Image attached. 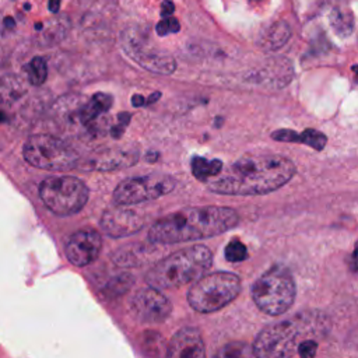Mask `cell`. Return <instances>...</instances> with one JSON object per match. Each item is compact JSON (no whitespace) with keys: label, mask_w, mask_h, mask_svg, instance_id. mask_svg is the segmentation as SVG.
Masks as SVG:
<instances>
[{"label":"cell","mask_w":358,"mask_h":358,"mask_svg":"<svg viewBox=\"0 0 358 358\" xmlns=\"http://www.w3.org/2000/svg\"><path fill=\"white\" fill-rule=\"evenodd\" d=\"M271 138L281 143H302L316 151H322L327 143V137L322 131L315 129H306L301 133L289 129H280L271 133Z\"/></svg>","instance_id":"2e32d148"},{"label":"cell","mask_w":358,"mask_h":358,"mask_svg":"<svg viewBox=\"0 0 358 358\" xmlns=\"http://www.w3.org/2000/svg\"><path fill=\"white\" fill-rule=\"evenodd\" d=\"M110 105H112V96L103 92H98L91 98L90 103L83 108L80 117L83 122H91L102 112H106L110 108Z\"/></svg>","instance_id":"d6986e66"},{"label":"cell","mask_w":358,"mask_h":358,"mask_svg":"<svg viewBox=\"0 0 358 358\" xmlns=\"http://www.w3.org/2000/svg\"><path fill=\"white\" fill-rule=\"evenodd\" d=\"M159 96H161V92H154V94H151V95L147 98L145 105H148V103H154Z\"/></svg>","instance_id":"f546056e"},{"label":"cell","mask_w":358,"mask_h":358,"mask_svg":"<svg viewBox=\"0 0 358 358\" xmlns=\"http://www.w3.org/2000/svg\"><path fill=\"white\" fill-rule=\"evenodd\" d=\"M224 255H225V259L228 262L238 263V262H242V260H245L248 257V249H246V246L239 239H232L225 246Z\"/></svg>","instance_id":"cb8c5ba5"},{"label":"cell","mask_w":358,"mask_h":358,"mask_svg":"<svg viewBox=\"0 0 358 358\" xmlns=\"http://www.w3.org/2000/svg\"><path fill=\"white\" fill-rule=\"evenodd\" d=\"M102 249V238L98 231L85 228L74 232L66 243V256L77 267H84L96 260Z\"/></svg>","instance_id":"4fadbf2b"},{"label":"cell","mask_w":358,"mask_h":358,"mask_svg":"<svg viewBox=\"0 0 358 358\" xmlns=\"http://www.w3.org/2000/svg\"><path fill=\"white\" fill-rule=\"evenodd\" d=\"M295 173V164L278 154L242 157L207 187L225 196H259L280 189Z\"/></svg>","instance_id":"6da1fadb"},{"label":"cell","mask_w":358,"mask_h":358,"mask_svg":"<svg viewBox=\"0 0 358 358\" xmlns=\"http://www.w3.org/2000/svg\"><path fill=\"white\" fill-rule=\"evenodd\" d=\"M101 228L113 238H122L138 232L144 227V217L134 210L117 207L110 208L101 217Z\"/></svg>","instance_id":"5bb4252c"},{"label":"cell","mask_w":358,"mask_h":358,"mask_svg":"<svg viewBox=\"0 0 358 358\" xmlns=\"http://www.w3.org/2000/svg\"><path fill=\"white\" fill-rule=\"evenodd\" d=\"M176 180L166 173H150L134 176L120 182L115 192L113 200L117 206L138 204L143 201L155 200L173 190Z\"/></svg>","instance_id":"9c48e42d"},{"label":"cell","mask_w":358,"mask_h":358,"mask_svg":"<svg viewBox=\"0 0 358 358\" xmlns=\"http://www.w3.org/2000/svg\"><path fill=\"white\" fill-rule=\"evenodd\" d=\"M59 6H60V0H49V10L52 13H56L59 10Z\"/></svg>","instance_id":"f1b7e54d"},{"label":"cell","mask_w":358,"mask_h":358,"mask_svg":"<svg viewBox=\"0 0 358 358\" xmlns=\"http://www.w3.org/2000/svg\"><path fill=\"white\" fill-rule=\"evenodd\" d=\"M352 262H354V266H355V268L358 270V242L355 243V248H354V253H352Z\"/></svg>","instance_id":"4dcf8cb0"},{"label":"cell","mask_w":358,"mask_h":358,"mask_svg":"<svg viewBox=\"0 0 358 358\" xmlns=\"http://www.w3.org/2000/svg\"><path fill=\"white\" fill-rule=\"evenodd\" d=\"M215 355L222 358H239L245 355H253V351L252 347L245 343H229L224 345Z\"/></svg>","instance_id":"603a6c76"},{"label":"cell","mask_w":358,"mask_h":358,"mask_svg":"<svg viewBox=\"0 0 358 358\" xmlns=\"http://www.w3.org/2000/svg\"><path fill=\"white\" fill-rule=\"evenodd\" d=\"M90 196L87 185L74 176H52L39 185L42 203L57 215L78 213Z\"/></svg>","instance_id":"ba28073f"},{"label":"cell","mask_w":358,"mask_h":358,"mask_svg":"<svg viewBox=\"0 0 358 358\" xmlns=\"http://www.w3.org/2000/svg\"><path fill=\"white\" fill-rule=\"evenodd\" d=\"M141 256H147L145 248H134V245H127V248L116 252L113 260L120 266H133L144 262Z\"/></svg>","instance_id":"44dd1931"},{"label":"cell","mask_w":358,"mask_h":358,"mask_svg":"<svg viewBox=\"0 0 358 358\" xmlns=\"http://www.w3.org/2000/svg\"><path fill=\"white\" fill-rule=\"evenodd\" d=\"M213 264V253L206 245L179 249L158 260L145 274L148 285L158 289L178 288L199 280Z\"/></svg>","instance_id":"277c9868"},{"label":"cell","mask_w":358,"mask_h":358,"mask_svg":"<svg viewBox=\"0 0 358 358\" xmlns=\"http://www.w3.org/2000/svg\"><path fill=\"white\" fill-rule=\"evenodd\" d=\"M31 84L42 85L48 77V66L43 57H34L25 67Z\"/></svg>","instance_id":"7402d4cb"},{"label":"cell","mask_w":358,"mask_h":358,"mask_svg":"<svg viewBox=\"0 0 358 358\" xmlns=\"http://www.w3.org/2000/svg\"><path fill=\"white\" fill-rule=\"evenodd\" d=\"M236 210L224 206L186 207L155 221L148 239L157 245H171L211 238L236 227Z\"/></svg>","instance_id":"7a4b0ae2"},{"label":"cell","mask_w":358,"mask_h":358,"mask_svg":"<svg viewBox=\"0 0 358 358\" xmlns=\"http://www.w3.org/2000/svg\"><path fill=\"white\" fill-rule=\"evenodd\" d=\"M140 158V150L136 145H117L101 150L84 161H78L77 166L88 171H115L134 165Z\"/></svg>","instance_id":"7c38bea8"},{"label":"cell","mask_w":358,"mask_h":358,"mask_svg":"<svg viewBox=\"0 0 358 358\" xmlns=\"http://www.w3.org/2000/svg\"><path fill=\"white\" fill-rule=\"evenodd\" d=\"M241 278L229 271L201 275L187 292L189 305L200 313H211L232 302L241 292Z\"/></svg>","instance_id":"8992f818"},{"label":"cell","mask_w":358,"mask_h":358,"mask_svg":"<svg viewBox=\"0 0 358 358\" xmlns=\"http://www.w3.org/2000/svg\"><path fill=\"white\" fill-rule=\"evenodd\" d=\"M131 103H133L134 106H143V105H145V98L141 96V95H134V96L131 98Z\"/></svg>","instance_id":"83f0119b"},{"label":"cell","mask_w":358,"mask_h":358,"mask_svg":"<svg viewBox=\"0 0 358 358\" xmlns=\"http://www.w3.org/2000/svg\"><path fill=\"white\" fill-rule=\"evenodd\" d=\"M190 166L193 176L200 180L215 178L222 171V162L220 159H206L203 157H193Z\"/></svg>","instance_id":"ac0fdd59"},{"label":"cell","mask_w":358,"mask_h":358,"mask_svg":"<svg viewBox=\"0 0 358 358\" xmlns=\"http://www.w3.org/2000/svg\"><path fill=\"white\" fill-rule=\"evenodd\" d=\"M316 351H317V340L309 338L299 344L296 355H299L302 358H312L316 355Z\"/></svg>","instance_id":"484cf974"},{"label":"cell","mask_w":358,"mask_h":358,"mask_svg":"<svg viewBox=\"0 0 358 358\" xmlns=\"http://www.w3.org/2000/svg\"><path fill=\"white\" fill-rule=\"evenodd\" d=\"M122 48L137 64L157 74H172L176 62L171 53L152 46L137 28H127L122 34Z\"/></svg>","instance_id":"30bf717a"},{"label":"cell","mask_w":358,"mask_h":358,"mask_svg":"<svg viewBox=\"0 0 358 358\" xmlns=\"http://www.w3.org/2000/svg\"><path fill=\"white\" fill-rule=\"evenodd\" d=\"M166 357L169 358H201L206 355L204 341L201 338V333L196 327H182L178 330L168 347Z\"/></svg>","instance_id":"9a60e30c"},{"label":"cell","mask_w":358,"mask_h":358,"mask_svg":"<svg viewBox=\"0 0 358 358\" xmlns=\"http://www.w3.org/2000/svg\"><path fill=\"white\" fill-rule=\"evenodd\" d=\"M330 24L337 35L348 36L354 29V17L344 10H333L330 14Z\"/></svg>","instance_id":"ffe728a7"},{"label":"cell","mask_w":358,"mask_h":358,"mask_svg":"<svg viewBox=\"0 0 358 358\" xmlns=\"http://www.w3.org/2000/svg\"><path fill=\"white\" fill-rule=\"evenodd\" d=\"M291 36V29L287 22L277 21L270 25L260 36V46L267 50H277L282 48Z\"/></svg>","instance_id":"e0dca14e"},{"label":"cell","mask_w":358,"mask_h":358,"mask_svg":"<svg viewBox=\"0 0 358 358\" xmlns=\"http://www.w3.org/2000/svg\"><path fill=\"white\" fill-rule=\"evenodd\" d=\"M131 316L147 324L164 322L172 312L169 299L155 287L138 289L129 302Z\"/></svg>","instance_id":"8fae6325"},{"label":"cell","mask_w":358,"mask_h":358,"mask_svg":"<svg viewBox=\"0 0 358 358\" xmlns=\"http://www.w3.org/2000/svg\"><path fill=\"white\" fill-rule=\"evenodd\" d=\"M327 317L316 310H302L285 320L266 326L255 338L252 351L255 357L278 358L296 355L302 341L326 336Z\"/></svg>","instance_id":"3957f363"},{"label":"cell","mask_w":358,"mask_h":358,"mask_svg":"<svg viewBox=\"0 0 358 358\" xmlns=\"http://www.w3.org/2000/svg\"><path fill=\"white\" fill-rule=\"evenodd\" d=\"M296 295L295 281L284 266H273L252 285V298L256 306L271 316L285 313Z\"/></svg>","instance_id":"5b68a950"},{"label":"cell","mask_w":358,"mask_h":358,"mask_svg":"<svg viewBox=\"0 0 358 358\" xmlns=\"http://www.w3.org/2000/svg\"><path fill=\"white\" fill-rule=\"evenodd\" d=\"M22 154L29 165L49 171L73 169L80 161L71 145L52 134L31 136L24 144Z\"/></svg>","instance_id":"52a82bcc"},{"label":"cell","mask_w":358,"mask_h":358,"mask_svg":"<svg viewBox=\"0 0 358 358\" xmlns=\"http://www.w3.org/2000/svg\"><path fill=\"white\" fill-rule=\"evenodd\" d=\"M175 11V6L172 1L169 0H164L162 4H161V15L162 17H168V15H172Z\"/></svg>","instance_id":"4316f807"},{"label":"cell","mask_w":358,"mask_h":358,"mask_svg":"<svg viewBox=\"0 0 358 358\" xmlns=\"http://www.w3.org/2000/svg\"><path fill=\"white\" fill-rule=\"evenodd\" d=\"M180 29V24L179 21L172 17V15H168V17H162V20L157 24L155 27V31L159 36H165V35H169V34H175Z\"/></svg>","instance_id":"d4e9b609"}]
</instances>
